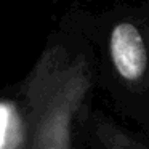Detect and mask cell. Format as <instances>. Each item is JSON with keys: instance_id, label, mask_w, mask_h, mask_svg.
Returning a JSON list of instances; mask_svg holds the SVG:
<instances>
[{"instance_id": "3", "label": "cell", "mask_w": 149, "mask_h": 149, "mask_svg": "<svg viewBox=\"0 0 149 149\" xmlns=\"http://www.w3.org/2000/svg\"><path fill=\"white\" fill-rule=\"evenodd\" d=\"M8 130H10V111L0 104V149H7Z\"/></svg>"}, {"instance_id": "2", "label": "cell", "mask_w": 149, "mask_h": 149, "mask_svg": "<svg viewBox=\"0 0 149 149\" xmlns=\"http://www.w3.org/2000/svg\"><path fill=\"white\" fill-rule=\"evenodd\" d=\"M90 138L95 149H149L148 135L136 133L101 114L91 119Z\"/></svg>"}, {"instance_id": "1", "label": "cell", "mask_w": 149, "mask_h": 149, "mask_svg": "<svg viewBox=\"0 0 149 149\" xmlns=\"http://www.w3.org/2000/svg\"><path fill=\"white\" fill-rule=\"evenodd\" d=\"M104 82L116 111L149 136V0L116 5L107 16Z\"/></svg>"}, {"instance_id": "4", "label": "cell", "mask_w": 149, "mask_h": 149, "mask_svg": "<svg viewBox=\"0 0 149 149\" xmlns=\"http://www.w3.org/2000/svg\"><path fill=\"white\" fill-rule=\"evenodd\" d=\"M47 149H68V143H66V141H63L61 144H55V146H50V148H47Z\"/></svg>"}]
</instances>
